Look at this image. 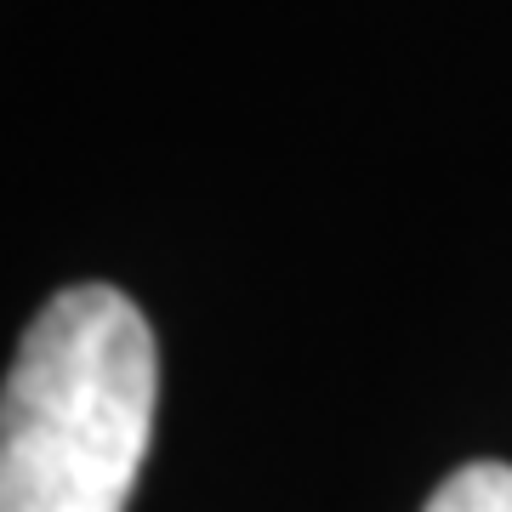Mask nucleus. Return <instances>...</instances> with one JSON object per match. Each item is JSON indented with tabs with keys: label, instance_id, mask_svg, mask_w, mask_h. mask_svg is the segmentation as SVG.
I'll return each instance as SVG.
<instances>
[{
	"label": "nucleus",
	"instance_id": "nucleus-1",
	"mask_svg": "<svg viewBox=\"0 0 512 512\" xmlns=\"http://www.w3.org/2000/svg\"><path fill=\"white\" fill-rule=\"evenodd\" d=\"M160 348L114 285H69L0 387V512H126L154 433Z\"/></svg>",
	"mask_w": 512,
	"mask_h": 512
},
{
	"label": "nucleus",
	"instance_id": "nucleus-2",
	"mask_svg": "<svg viewBox=\"0 0 512 512\" xmlns=\"http://www.w3.org/2000/svg\"><path fill=\"white\" fill-rule=\"evenodd\" d=\"M421 512H512V467L507 461H473L450 473Z\"/></svg>",
	"mask_w": 512,
	"mask_h": 512
}]
</instances>
